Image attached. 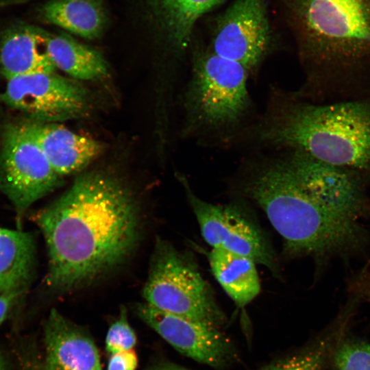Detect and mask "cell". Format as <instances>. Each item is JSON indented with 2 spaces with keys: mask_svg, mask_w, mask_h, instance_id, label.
I'll return each mask as SVG.
<instances>
[{
  "mask_svg": "<svg viewBox=\"0 0 370 370\" xmlns=\"http://www.w3.org/2000/svg\"><path fill=\"white\" fill-rule=\"evenodd\" d=\"M336 370H370V344L343 343L334 356Z\"/></svg>",
  "mask_w": 370,
  "mask_h": 370,
  "instance_id": "obj_22",
  "label": "cell"
},
{
  "mask_svg": "<svg viewBox=\"0 0 370 370\" xmlns=\"http://www.w3.org/2000/svg\"><path fill=\"white\" fill-rule=\"evenodd\" d=\"M187 195L201 235L212 248L248 257L273 273H278L273 249L253 221L233 206L203 201L188 189Z\"/></svg>",
  "mask_w": 370,
  "mask_h": 370,
  "instance_id": "obj_10",
  "label": "cell"
},
{
  "mask_svg": "<svg viewBox=\"0 0 370 370\" xmlns=\"http://www.w3.org/2000/svg\"><path fill=\"white\" fill-rule=\"evenodd\" d=\"M252 134L262 144L299 151L361 177L370 173V95L315 102L275 90Z\"/></svg>",
  "mask_w": 370,
  "mask_h": 370,
  "instance_id": "obj_3",
  "label": "cell"
},
{
  "mask_svg": "<svg viewBox=\"0 0 370 370\" xmlns=\"http://www.w3.org/2000/svg\"><path fill=\"white\" fill-rule=\"evenodd\" d=\"M58 175L23 123L3 129L0 147V191L12 204L18 224L36 201L60 186Z\"/></svg>",
  "mask_w": 370,
  "mask_h": 370,
  "instance_id": "obj_7",
  "label": "cell"
},
{
  "mask_svg": "<svg viewBox=\"0 0 370 370\" xmlns=\"http://www.w3.org/2000/svg\"><path fill=\"white\" fill-rule=\"evenodd\" d=\"M315 102L370 95V0H275Z\"/></svg>",
  "mask_w": 370,
  "mask_h": 370,
  "instance_id": "obj_2",
  "label": "cell"
},
{
  "mask_svg": "<svg viewBox=\"0 0 370 370\" xmlns=\"http://www.w3.org/2000/svg\"><path fill=\"white\" fill-rule=\"evenodd\" d=\"M36 243L30 232L0 227V293H25L32 281Z\"/></svg>",
  "mask_w": 370,
  "mask_h": 370,
  "instance_id": "obj_18",
  "label": "cell"
},
{
  "mask_svg": "<svg viewBox=\"0 0 370 370\" xmlns=\"http://www.w3.org/2000/svg\"><path fill=\"white\" fill-rule=\"evenodd\" d=\"M283 160L323 206L341 217L357 221L362 206L361 176L299 151H289Z\"/></svg>",
  "mask_w": 370,
  "mask_h": 370,
  "instance_id": "obj_12",
  "label": "cell"
},
{
  "mask_svg": "<svg viewBox=\"0 0 370 370\" xmlns=\"http://www.w3.org/2000/svg\"><path fill=\"white\" fill-rule=\"evenodd\" d=\"M44 19L88 39L103 30L106 16L99 0H53L41 9Z\"/></svg>",
  "mask_w": 370,
  "mask_h": 370,
  "instance_id": "obj_20",
  "label": "cell"
},
{
  "mask_svg": "<svg viewBox=\"0 0 370 370\" xmlns=\"http://www.w3.org/2000/svg\"><path fill=\"white\" fill-rule=\"evenodd\" d=\"M271 0H233L209 23L206 47L216 55L242 65L249 73L271 52L274 34Z\"/></svg>",
  "mask_w": 370,
  "mask_h": 370,
  "instance_id": "obj_8",
  "label": "cell"
},
{
  "mask_svg": "<svg viewBox=\"0 0 370 370\" xmlns=\"http://www.w3.org/2000/svg\"><path fill=\"white\" fill-rule=\"evenodd\" d=\"M136 314L180 353L204 365L220 368L234 355L230 341L219 328L162 312L143 302Z\"/></svg>",
  "mask_w": 370,
  "mask_h": 370,
  "instance_id": "obj_11",
  "label": "cell"
},
{
  "mask_svg": "<svg viewBox=\"0 0 370 370\" xmlns=\"http://www.w3.org/2000/svg\"><path fill=\"white\" fill-rule=\"evenodd\" d=\"M0 101L40 122L79 118L90 108V97L86 88L78 80L55 72L8 80Z\"/></svg>",
  "mask_w": 370,
  "mask_h": 370,
  "instance_id": "obj_9",
  "label": "cell"
},
{
  "mask_svg": "<svg viewBox=\"0 0 370 370\" xmlns=\"http://www.w3.org/2000/svg\"><path fill=\"white\" fill-rule=\"evenodd\" d=\"M224 0H151L155 17L169 44L178 52L192 42L206 15Z\"/></svg>",
  "mask_w": 370,
  "mask_h": 370,
  "instance_id": "obj_17",
  "label": "cell"
},
{
  "mask_svg": "<svg viewBox=\"0 0 370 370\" xmlns=\"http://www.w3.org/2000/svg\"><path fill=\"white\" fill-rule=\"evenodd\" d=\"M48 253L47 285L73 291L121 264L138 243L141 219L130 188L114 174L95 170L34 215Z\"/></svg>",
  "mask_w": 370,
  "mask_h": 370,
  "instance_id": "obj_1",
  "label": "cell"
},
{
  "mask_svg": "<svg viewBox=\"0 0 370 370\" xmlns=\"http://www.w3.org/2000/svg\"><path fill=\"white\" fill-rule=\"evenodd\" d=\"M45 370H102L90 334L53 308L43 325Z\"/></svg>",
  "mask_w": 370,
  "mask_h": 370,
  "instance_id": "obj_13",
  "label": "cell"
},
{
  "mask_svg": "<svg viewBox=\"0 0 370 370\" xmlns=\"http://www.w3.org/2000/svg\"><path fill=\"white\" fill-rule=\"evenodd\" d=\"M55 171L61 177L83 170L103 151V144L53 122H24Z\"/></svg>",
  "mask_w": 370,
  "mask_h": 370,
  "instance_id": "obj_14",
  "label": "cell"
},
{
  "mask_svg": "<svg viewBox=\"0 0 370 370\" xmlns=\"http://www.w3.org/2000/svg\"><path fill=\"white\" fill-rule=\"evenodd\" d=\"M208 260L215 279L238 306H246L258 296L260 282L252 259L212 248Z\"/></svg>",
  "mask_w": 370,
  "mask_h": 370,
  "instance_id": "obj_19",
  "label": "cell"
},
{
  "mask_svg": "<svg viewBox=\"0 0 370 370\" xmlns=\"http://www.w3.org/2000/svg\"><path fill=\"white\" fill-rule=\"evenodd\" d=\"M49 59L58 69L76 80H97L108 74L107 62L97 51L64 34H53L37 27Z\"/></svg>",
  "mask_w": 370,
  "mask_h": 370,
  "instance_id": "obj_16",
  "label": "cell"
},
{
  "mask_svg": "<svg viewBox=\"0 0 370 370\" xmlns=\"http://www.w3.org/2000/svg\"><path fill=\"white\" fill-rule=\"evenodd\" d=\"M147 370H189L181 366L169 362H162L151 366Z\"/></svg>",
  "mask_w": 370,
  "mask_h": 370,
  "instance_id": "obj_27",
  "label": "cell"
},
{
  "mask_svg": "<svg viewBox=\"0 0 370 370\" xmlns=\"http://www.w3.org/2000/svg\"><path fill=\"white\" fill-rule=\"evenodd\" d=\"M138 356L134 349L110 355L107 370H136Z\"/></svg>",
  "mask_w": 370,
  "mask_h": 370,
  "instance_id": "obj_24",
  "label": "cell"
},
{
  "mask_svg": "<svg viewBox=\"0 0 370 370\" xmlns=\"http://www.w3.org/2000/svg\"><path fill=\"white\" fill-rule=\"evenodd\" d=\"M0 71L7 80L55 72L36 27L21 25L5 31L0 40Z\"/></svg>",
  "mask_w": 370,
  "mask_h": 370,
  "instance_id": "obj_15",
  "label": "cell"
},
{
  "mask_svg": "<svg viewBox=\"0 0 370 370\" xmlns=\"http://www.w3.org/2000/svg\"><path fill=\"white\" fill-rule=\"evenodd\" d=\"M143 297L164 312L219 328L225 321L195 261L161 238L155 243Z\"/></svg>",
  "mask_w": 370,
  "mask_h": 370,
  "instance_id": "obj_6",
  "label": "cell"
},
{
  "mask_svg": "<svg viewBox=\"0 0 370 370\" xmlns=\"http://www.w3.org/2000/svg\"><path fill=\"white\" fill-rule=\"evenodd\" d=\"M22 354L21 370H45L42 360L38 357L35 349L29 348Z\"/></svg>",
  "mask_w": 370,
  "mask_h": 370,
  "instance_id": "obj_26",
  "label": "cell"
},
{
  "mask_svg": "<svg viewBox=\"0 0 370 370\" xmlns=\"http://www.w3.org/2000/svg\"><path fill=\"white\" fill-rule=\"evenodd\" d=\"M0 370H7L6 362L1 351H0Z\"/></svg>",
  "mask_w": 370,
  "mask_h": 370,
  "instance_id": "obj_28",
  "label": "cell"
},
{
  "mask_svg": "<svg viewBox=\"0 0 370 370\" xmlns=\"http://www.w3.org/2000/svg\"><path fill=\"white\" fill-rule=\"evenodd\" d=\"M137 342L136 335L130 325L127 310L122 306L118 319L108 328L106 336V350L110 354L133 349Z\"/></svg>",
  "mask_w": 370,
  "mask_h": 370,
  "instance_id": "obj_21",
  "label": "cell"
},
{
  "mask_svg": "<svg viewBox=\"0 0 370 370\" xmlns=\"http://www.w3.org/2000/svg\"><path fill=\"white\" fill-rule=\"evenodd\" d=\"M325 347L318 346L278 360L262 370H322Z\"/></svg>",
  "mask_w": 370,
  "mask_h": 370,
  "instance_id": "obj_23",
  "label": "cell"
},
{
  "mask_svg": "<svg viewBox=\"0 0 370 370\" xmlns=\"http://www.w3.org/2000/svg\"><path fill=\"white\" fill-rule=\"evenodd\" d=\"M21 0H2L0 1V8L12 3H18Z\"/></svg>",
  "mask_w": 370,
  "mask_h": 370,
  "instance_id": "obj_29",
  "label": "cell"
},
{
  "mask_svg": "<svg viewBox=\"0 0 370 370\" xmlns=\"http://www.w3.org/2000/svg\"><path fill=\"white\" fill-rule=\"evenodd\" d=\"M24 294L20 291L0 293V326Z\"/></svg>",
  "mask_w": 370,
  "mask_h": 370,
  "instance_id": "obj_25",
  "label": "cell"
},
{
  "mask_svg": "<svg viewBox=\"0 0 370 370\" xmlns=\"http://www.w3.org/2000/svg\"><path fill=\"white\" fill-rule=\"evenodd\" d=\"M248 74L242 65L206 45L195 46L184 97L188 131L195 136L230 139L251 108Z\"/></svg>",
  "mask_w": 370,
  "mask_h": 370,
  "instance_id": "obj_5",
  "label": "cell"
},
{
  "mask_svg": "<svg viewBox=\"0 0 370 370\" xmlns=\"http://www.w3.org/2000/svg\"><path fill=\"white\" fill-rule=\"evenodd\" d=\"M245 188L265 212L292 255L323 256L342 251L359 238L357 221L341 217L323 206L283 159L258 169Z\"/></svg>",
  "mask_w": 370,
  "mask_h": 370,
  "instance_id": "obj_4",
  "label": "cell"
}]
</instances>
